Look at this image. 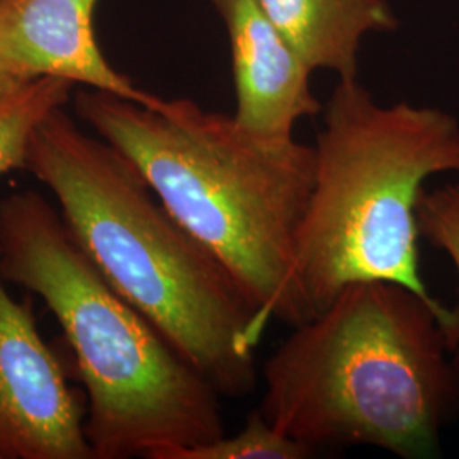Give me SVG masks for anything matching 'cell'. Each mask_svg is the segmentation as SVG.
Listing matches in <instances>:
<instances>
[{
  "instance_id": "cell-1",
  "label": "cell",
  "mask_w": 459,
  "mask_h": 459,
  "mask_svg": "<svg viewBox=\"0 0 459 459\" xmlns=\"http://www.w3.org/2000/svg\"><path fill=\"white\" fill-rule=\"evenodd\" d=\"M74 106L238 282L257 312L259 341L274 320L298 327L312 318L295 250L315 186V147L267 140L191 99L143 106L87 87Z\"/></svg>"
},
{
  "instance_id": "cell-2",
  "label": "cell",
  "mask_w": 459,
  "mask_h": 459,
  "mask_svg": "<svg viewBox=\"0 0 459 459\" xmlns=\"http://www.w3.org/2000/svg\"><path fill=\"white\" fill-rule=\"evenodd\" d=\"M26 170L104 278L221 396L254 392L261 341L252 301L125 153L56 108L34 130Z\"/></svg>"
},
{
  "instance_id": "cell-3",
  "label": "cell",
  "mask_w": 459,
  "mask_h": 459,
  "mask_svg": "<svg viewBox=\"0 0 459 459\" xmlns=\"http://www.w3.org/2000/svg\"><path fill=\"white\" fill-rule=\"evenodd\" d=\"M455 313L390 281L347 284L263 368L264 417L299 443L436 456L459 411Z\"/></svg>"
},
{
  "instance_id": "cell-4",
  "label": "cell",
  "mask_w": 459,
  "mask_h": 459,
  "mask_svg": "<svg viewBox=\"0 0 459 459\" xmlns=\"http://www.w3.org/2000/svg\"><path fill=\"white\" fill-rule=\"evenodd\" d=\"M0 273L39 296L64 330L94 459H169L225 436L220 392L116 291L38 191L0 199Z\"/></svg>"
},
{
  "instance_id": "cell-5",
  "label": "cell",
  "mask_w": 459,
  "mask_h": 459,
  "mask_svg": "<svg viewBox=\"0 0 459 459\" xmlns=\"http://www.w3.org/2000/svg\"><path fill=\"white\" fill-rule=\"evenodd\" d=\"M459 174V123L437 108L381 106L341 81L315 145V186L295 250L296 282L313 316L358 281H390L430 303L419 271L424 182Z\"/></svg>"
},
{
  "instance_id": "cell-6",
  "label": "cell",
  "mask_w": 459,
  "mask_h": 459,
  "mask_svg": "<svg viewBox=\"0 0 459 459\" xmlns=\"http://www.w3.org/2000/svg\"><path fill=\"white\" fill-rule=\"evenodd\" d=\"M0 273V459H94L87 402L38 332L31 298L19 303Z\"/></svg>"
},
{
  "instance_id": "cell-7",
  "label": "cell",
  "mask_w": 459,
  "mask_h": 459,
  "mask_svg": "<svg viewBox=\"0 0 459 459\" xmlns=\"http://www.w3.org/2000/svg\"><path fill=\"white\" fill-rule=\"evenodd\" d=\"M99 0H0V58L34 81L56 77L143 106L160 99L138 89L99 48Z\"/></svg>"
},
{
  "instance_id": "cell-8",
  "label": "cell",
  "mask_w": 459,
  "mask_h": 459,
  "mask_svg": "<svg viewBox=\"0 0 459 459\" xmlns=\"http://www.w3.org/2000/svg\"><path fill=\"white\" fill-rule=\"evenodd\" d=\"M229 33L237 96L233 117L267 140H291L303 117L322 113L312 70L265 14L259 0H210Z\"/></svg>"
},
{
  "instance_id": "cell-9",
  "label": "cell",
  "mask_w": 459,
  "mask_h": 459,
  "mask_svg": "<svg viewBox=\"0 0 459 459\" xmlns=\"http://www.w3.org/2000/svg\"><path fill=\"white\" fill-rule=\"evenodd\" d=\"M310 70L356 81L362 38L398 26L386 0H259Z\"/></svg>"
},
{
  "instance_id": "cell-10",
  "label": "cell",
  "mask_w": 459,
  "mask_h": 459,
  "mask_svg": "<svg viewBox=\"0 0 459 459\" xmlns=\"http://www.w3.org/2000/svg\"><path fill=\"white\" fill-rule=\"evenodd\" d=\"M72 91L68 81L39 77L0 102V176L26 170L34 130L51 111L65 106Z\"/></svg>"
},
{
  "instance_id": "cell-11",
  "label": "cell",
  "mask_w": 459,
  "mask_h": 459,
  "mask_svg": "<svg viewBox=\"0 0 459 459\" xmlns=\"http://www.w3.org/2000/svg\"><path fill=\"white\" fill-rule=\"evenodd\" d=\"M313 455L310 446L281 432L257 409L237 434L176 451L169 459H307Z\"/></svg>"
},
{
  "instance_id": "cell-12",
  "label": "cell",
  "mask_w": 459,
  "mask_h": 459,
  "mask_svg": "<svg viewBox=\"0 0 459 459\" xmlns=\"http://www.w3.org/2000/svg\"><path fill=\"white\" fill-rule=\"evenodd\" d=\"M417 221L420 237L449 257L459 281V182L424 191L417 204ZM453 313L455 322L447 330V339L459 375V303Z\"/></svg>"
},
{
  "instance_id": "cell-13",
  "label": "cell",
  "mask_w": 459,
  "mask_h": 459,
  "mask_svg": "<svg viewBox=\"0 0 459 459\" xmlns=\"http://www.w3.org/2000/svg\"><path fill=\"white\" fill-rule=\"evenodd\" d=\"M30 82H31L30 79L17 74L16 70H13L0 58V102L14 96L26 83Z\"/></svg>"
}]
</instances>
